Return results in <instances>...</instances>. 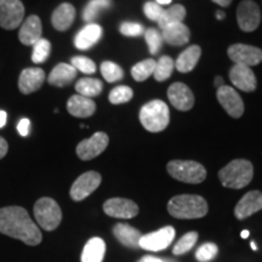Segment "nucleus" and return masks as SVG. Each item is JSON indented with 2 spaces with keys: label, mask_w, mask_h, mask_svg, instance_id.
Wrapping results in <instances>:
<instances>
[{
  "label": "nucleus",
  "mask_w": 262,
  "mask_h": 262,
  "mask_svg": "<svg viewBox=\"0 0 262 262\" xmlns=\"http://www.w3.org/2000/svg\"><path fill=\"white\" fill-rule=\"evenodd\" d=\"M0 233L18 239L27 245L41 243V232L22 206H5L0 209Z\"/></svg>",
  "instance_id": "obj_1"
},
{
  "label": "nucleus",
  "mask_w": 262,
  "mask_h": 262,
  "mask_svg": "<svg viewBox=\"0 0 262 262\" xmlns=\"http://www.w3.org/2000/svg\"><path fill=\"white\" fill-rule=\"evenodd\" d=\"M156 64L157 61L152 60V58L141 61L134 66L133 70H131V75L136 81H145L155 73Z\"/></svg>",
  "instance_id": "obj_31"
},
{
  "label": "nucleus",
  "mask_w": 262,
  "mask_h": 262,
  "mask_svg": "<svg viewBox=\"0 0 262 262\" xmlns=\"http://www.w3.org/2000/svg\"><path fill=\"white\" fill-rule=\"evenodd\" d=\"M111 5H112L111 0H90L83 11V19L88 24H93L101 11L108 9Z\"/></svg>",
  "instance_id": "obj_30"
},
{
  "label": "nucleus",
  "mask_w": 262,
  "mask_h": 262,
  "mask_svg": "<svg viewBox=\"0 0 262 262\" xmlns=\"http://www.w3.org/2000/svg\"><path fill=\"white\" fill-rule=\"evenodd\" d=\"M75 8L70 3H63L58 5L55 11L52 12L51 24L55 29L60 32H64L71 28L75 19Z\"/></svg>",
  "instance_id": "obj_20"
},
{
  "label": "nucleus",
  "mask_w": 262,
  "mask_h": 262,
  "mask_svg": "<svg viewBox=\"0 0 262 262\" xmlns=\"http://www.w3.org/2000/svg\"><path fill=\"white\" fill-rule=\"evenodd\" d=\"M108 142H110V139H108L107 134L102 133V131H97L90 139L83 140L77 146V156L81 160H91L96 158L107 148Z\"/></svg>",
  "instance_id": "obj_11"
},
{
  "label": "nucleus",
  "mask_w": 262,
  "mask_h": 262,
  "mask_svg": "<svg viewBox=\"0 0 262 262\" xmlns=\"http://www.w3.org/2000/svg\"><path fill=\"white\" fill-rule=\"evenodd\" d=\"M170 103L179 111H189L194 104V95L186 84L173 83L168 90Z\"/></svg>",
  "instance_id": "obj_16"
},
{
  "label": "nucleus",
  "mask_w": 262,
  "mask_h": 262,
  "mask_svg": "<svg viewBox=\"0 0 262 262\" xmlns=\"http://www.w3.org/2000/svg\"><path fill=\"white\" fill-rule=\"evenodd\" d=\"M185 17H186L185 6L176 4V5L170 6L169 9L164 10L162 17H160V19L158 21V25H159L160 29H164L170 25L183 22Z\"/></svg>",
  "instance_id": "obj_29"
},
{
  "label": "nucleus",
  "mask_w": 262,
  "mask_h": 262,
  "mask_svg": "<svg viewBox=\"0 0 262 262\" xmlns=\"http://www.w3.org/2000/svg\"><path fill=\"white\" fill-rule=\"evenodd\" d=\"M102 37V28L96 24H88L75 35L74 45L79 50H88L93 48Z\"/></svg>",
  "instance_id": "obj_21"
},
{
  "label": "nucleus",
  "mask_w": 262,
  "mask_h": 262,
  "mask_svg": "<svg viewBox=\"0 0 262 262\" xmlns=\"http://www.w3.org/2000/svg\"><path fill=\"white\" fill-rule=\"evenodd\" d=\"M217 100L224 110L232 118H241L244 113V103L242 97L232 86L224 85L217 89Z\"/></svg>",
  "instance_id": "obj_13"
},
{
  "label": "nucleus",
  "mask_w": 262,
  "mask_h": 262,
  "mask_svg": "<svg viewBox=\"0 0 262 262\" xmlns=\"http://www.w3.org/2000/svg\"><path fill=\"white\" fill-rule=\"evenodd\" d=\"M196 241H198V233L196 232H188V233L182 235L172 249L173 255H183L188 253L194 247Z\"/></svg>",
  "instance_id": "obj_35"
},
{
  "label": "nucleus",
  "mask_w": 262,
  "mask_h": 262,
  "mask_svg": "<svg viewBox=\"0 0 262 262\" xmlns=\"http://www.w3.org/2000/svg\"><path fill=\"white\" fill-rule=\"evenodd\" d=\"M145 39L147 45H148L149 52L152 55L158 54V51L162 49L163 45V37H162V33H159L157 29L155 28H149L145 31Z\"/></svg>",
  "instance_id": "obj_37"
},
{
  "label": "nucleus",
  "mask_w": 262,
  "mask_h": 262,
  "mask_svg": "<svg viewBox=\"0 0 262 262\" xmlns=\"http://www.w3.org/2000/svg\"><path fill=\"white\" fill-rule=\"evenodd\" d=\"M102 89V81L95 79V78H81L75 84V91H77L78 95L89 98L98 96Z\"/></svg>",
  "instance_id": "obj_28"
},
{
  "label": "nucleus",
  "mask_w": 262,
  "mask_h": 262,
  "mask_svg": "<svg viewBox=\"0 0 262 262\" xmlns=\"http://www.w3.org/2000/svg\"><path fill=\"white\" fill-rule=\"evenodd\" d=\"M103 211L111 217L133 219L139 214V206L130 199L111 198L104 202Z\"/></svg>",
  "instance_id": "obj_14"
},
{
  "label": "nucleus",
  "mask_w": 262,
  "mask_h": 262,
  "mask_svg": "<svg viewBox=\"0 0 262 262\" xmlns=\"http://www.w3.org/2000/svg\"><path fill=\"white\" fill-rule=\"evenodd\" d=\"M67 111L71 116L77 118L91 117L96 111V103L89 97L73 95L67 102Z\"/></svg>",
  "instance_id": "obj_22"
},
{
  "label": "nucleus",
  "mask_w": 262,
  "mask_h": 262,
  "mask_svg": "<svg viewBox=\"0 0 262 262\" xmlns=\"http://www.w3.org/2000/svg\"><path fill=\"white\" fill-rule=\"evenodd\" d=\"M42 27L41 21L37 15H32L25 19L19 28L18 39L24 45H34L39 39H41Z\"/></svg>",
  "instance_id": "obj_19"
},
{
  "label": "nucleus",
  "mask_w": 262,
  "mask_h": 262,
  "mask_svg": "<svg viewBox=\"0 0 262 262\" xmlns=\"http://www.w3.org/2000/svg\"><path fill=\"white\" fill-rule=\"evenodd\" d=\"M251 248H253L255 251L257 250V245H256V243H255V242H251Z\"/></svg>",
  "instance_id": "obj_50"
},
{
  "label": "nucleus",
  "mask_w": 262,
  "mask_h": 262,
  "mask_svg": "<svg viewBox=\"0 0 262 262\" xmlns=\"http://www.w3.org/2000/svg\"><path fill=\"white\" fill-rule=\"evenodd\" d=\"M166 169L170 176L186 183H201L206 178L204 166L193 160H171Z\"/></svg>",
  "instance_id": "obj_5"
},
{
  "label": "nucleus",
  "mask_w": 262,
  "mask_h": 262,
  "mask_svg": "<svg viewBox=\"0 0 262 262\" xmlns=\"http://www.w3.org/2000/svg\"><path fill=\"white\" fill-rule=\"evenodd\" d=\"M212 2L215 3V4L220 5V6H224V8H227V6L231 5L232 0H212Z\"/></svg>",
  "instance_id": "obj_45"
},
{
  "label": "nucleus",
  "mask_w": 262,
  "mask_h": 262,
  "mask_svg": "<svg viewBox=\"0 0 262 262\" xmlns=\"http://www.w3.org/2000/svg\"><path fill=\"white\" fill-rule=\"evenodd\" d=\"M173 68H175V62L171 57L162 56L157 62L155 73L153 77L157 81H164L171 77Z\"/></svg>",
  "instance_id": "obj_32"
},
{
  "label": "nucleus",
  "mask_w": 262,
  "mask_h": 262,
  "mask_svg": "<svg viewBox=\"0 0 262 262\" xmlns=\"http://www.w3.org/2000/svg\"><path fill=\"white\" fill-rule=\"evenodd\" d=\"M139 262H164L163 260H160L158 257H155V256H149V255H147V256H143L142 258Z\"/></svg>",
  "instance_id": "obj_44"
},
{
  "label": "nucleus",
  "mask_w": 262,
  "mask_h": 262,
  "mask_svg": "<svg viewBox=\"0 0 262 262\" xmlns=\"http://www.w3.org/2000/svg\"><path fill=\"white\" fill-rule=\"evenodd\" d=\"M140 120L149 133H160L166 129L170 122L168 104L160 100H153L146 103L140 111Z\"/></svg>",
  "instance_id": "obj_4"
},
{
  "label": "nucleus",
  "mask_w": 262,
  "mask_h": 262,
  "mask_svg": "<svg viewBox=\"0 0 262 262\" xmlns=\"http://www.w3.org/2000/svg\"><path fill=\"white\" fill-rule=\"evenodd\" d=\"M237 19L242 31L254 32L261 22L260 8L253 0H243L238 5Z\"/></svg>",
  "instance_id": "obj_9"
},
{
  "label": "nucleus",
  "mask_w": 262,
  "mask_h": 262,
  "mask_svg": "<svg viewBox=\"0 0 262 262\" xmlns=\"http://www.w3.org/2000/svg\"><path fill=\"white\" fill-rule=\"evenodd\" d=\"M106 253V243L101 238H91L83 249L81 262H102Z\"/></svg>",
  "instance_id": "obj_27"
},
{
  "label": "nucleus",
  "mask_w": 262,
  "mask_h": 262,
  "mask_svg": "<svg viewBox=\"0 0 262 262\" xmlns=\"http://www.w3.org/2000/svg\"><path fill=\"white\" fill-rule=\"evenodd\" d=\"M219 248L214 243H205L196 249L195 258L199 262H209L214 260L217 255Z\"/></svg>",
  "instance_id": "obj_38"
},
{
  "label": "nucleus",
  "mask_w": 262,
  "mask_h": 262,
  "mask_svg": "<svg viewBox=\"0 0 262 262\" xmlns=\"http://www.w3.org/2000/svg\"><path fill=\"white\" fill-rule=\"evenodd\" d=\"M143 11H145V15L147 16V18H149L150 21L158 22L160 17H162L164 9L162 5L158 4V3L147 2L145 6H143Z\"/></svg>",
  "instance_id": "obj_41"
},
{
  "label": "nucleus",
  "mask_w": 262,
  "mask_h": 262,
  "mask_svg": "<svg viewBox=\"0 0 262 262\" xmlns=\"http://www.w3.org/2000/svg\"><path fill=\"white\" fill-rule=\"evenodd\" d=\"M168 211L175 219H201L208 214V203L201 195H176L168 203Z\"/></svg>",
  "instance_id": "obj_2"
},
{
  "label": "nucleus",
  "mask_w": 262,
  "mask_h": 262,
  "mask_svg": "<svg viewBox=\"0 0 262 262\" xmlns=\"http://www.w3.org/2000/svg\"><path fill=\"white\" fill-rule=\"evenodd\" d=\"M229 79L235 88L245 93H253L256 90V77L248 66L234 64L229 71Z\"/></svg>",
  "instance_id": "obj_15"
},
{
  "label": "nucleus",
  "mask_w": 262,
  "mask_h": 262,
  "mask_svg": "<svg viewBox=\"0 0 262 262\" xmlns=\"http://www.w3.org/2000/svg\"><path fill=\"white\" fill-rule=\"evenodd\" d=\"M77 70L72 64L67 63H60L57 64L51 73L49 74L48 81L49 84L54 85V86L63 88L70 85L72 81L77 77Z\"/></svg>",
  "instance_id": "obj_25"
},
{
  "label": "nucleus",
  "mask_w": 262,
  "mask_h": 262,
  "mask_svg": "<svg viewBox=\"0 0 262 262\" xmlns=\"http://www.w3.org/2000/svg\"><path fill=\"white\" fill-rule=\"evenodd\" d=\"M51 51V44L47 39L41 38L33 45V52H32V61L34 63H42L48 60L49 55Z\"/></svg>",
  "instance_id": "obj_34"
},
{
  "label": "nucleus",
  "mask_w": 262,
  "mask_h": 262,
  "mask_svg": "<svg viewBox=\"0 0 262 262\" xmlns=\"http://www.w3.org/2000/svg\"><path fill=\"white\" fill-rule=\"evenodd\" d=\"M201 55L202 49L198 45H192V47L187 48L178 57V60H176V70L181 72V73H188V72H191L195 67V64L198 63Z\"/></svg>",
  "instance_id": "obj_26"
},
{
  "label": "nucleus",
  "mask_w": 262,
  "mask_h": 262,
  "mask_svg": "<svg viewBox=\"0 0 262 262\" xmlns=\"http://www.w3.org/2000/svg\"><path fill=\"white\" fill-rule=\"evenodd\" d=\"M120 33L125 37H140L145 33V28L141 24L136 22H123L120 25Z\"/></svg>",
  "instance_id": "obj_40"
},
{
  "label": "nucleus",
  "mask_w": 262,
  "mask_h": 262,
  "mask_svg": "<svg viewBox=\"0 0 262 262\" xmlns=\"http://www.w3.org/2000/svg\"><path fill=\"white\" fill-rule=\"evenodd\" d=\"M224 85H225V83H224V79H222V77H216L215 78V88H216V89L224 86Z\"/></svg>",
  "instance_id": "obj_47"
},
{
  "label": "nucleus",
  "mask_w": 262,
  "mask_h": 262,
  "mask_svg": "<svg viewBox=\"0 0 262 262\" xmlns=\"http://www.w3.org/2000/svg\"><path fill=\"white\" fill-rule=\"evenodd\" d=\"M164 262H175V261H172V260H163Z\"/></svg>",
  "instance_id": "obj_51"
},
{
  "label": "nucleus",
  "mask_w": 262,
  "mask_h": 262,
  "mask_svg": "<svg viewBox=\"0 0 262 262\" xmlns=\"http://www.w3.org/2000/svg\"><path fill=\"white\" fill-rule=\"evenodd\" d=\"M6 118H8L6 112H4V111H0V127H3L6 124Z\"/></svg>",
  "instance_id": "obj_46"
},
{
  "label": "nucleus",
  "mask_w": 262,
  "mask_h": 262,
  "mask_svg": "<svg viewBox=\"0 0 262 262\" xmlns=\"http://www.w3.org/2000/svg\"><path fill=\"white\" fill-rule=\"evenodd\" d=\"M228 57L235 64H243L251 67L262 62V50L258 48L245 44H234L228 49Z\"/></svg>",
  "instance_id": "obj_12"
},
{
  "label": "nucleus",
  "mask_w": 262,
  "mask_h": 262,
  "mask_svg": "<svg viewBox=\"0 0 262 262\" xmlns=\"http://www.w3.org/2000/svg\"><path fill=\"white\" fill-rule=\"evenodd\" d=\"M25 6L21 0H0V27L11 31L22 24Z\"/></svg>",
  "instance_id": "obj_7"
},
{
  "label": "nucleus",
  "mask_w": 262,
  "mask_h": 262,
  "mask_svg": "<svg viewBox=\"0 0 262 262\" xmlns=\"http://www.w3.org/2000/svg\"><path fill=\"white\" fill-rule=\"evenodd\" d=\"M102 178L96 171H88L80 175L72 185L70 194L74 202L84 201L86 196L94 193L101 185Z\"/></svg>",
  "instance_id": "obj_8"
},
{
  "label": "nucleus",
  "mask_w": 262,
  "mask_h": 262,
  "mask_svg": "<svg viewBox=\"0 0 262 262\" xmlns=\"http://www.w3.org/2000/svg\"><path fill=\"white\" fill-rule=\"evenodd\" d=\"M45 81V72L41 68H26L19 74L18 89L22 94L29 95L40 89Z\"/></svg>",
  "instance_id": "obj_18"
},
{
  "label": "nucleus",
  "mask_w": 262,
  "mask_h": 262,
  "mask_svg": "<svg viewBox=\"0 0 262 262\" xmlns=\"http://www.w3.org/2000/svg\"><path fill=\"white\" fill-rule=\"evenodd\" d=\"M162 37L163 40L166 41L173 47H182L189 41L191 38V32L188 27L183 25V22L180 24L170 25L168 27L162 29Z\"/></svg>",
  "instance_id": "obj_23"
},
{
  "label": "nucleus",
  "mask_w": 262,
  "mask_h": 262,
  "mask_svg": "<svg viewBox=\"0 0 262 262\" xmlns=\"http://www.w3.org/2000/svg\"><path fill=\"white\" fill-rule=\"evenodd\" d=\"M173 238L175 229L171 226H166L152 233L142 235L140 239V248L148 251H162L171 244Z\"/></svg>",
  "instance_id": "obj_10"
},
{
  "label": "nucleus",
  "mask_w": 262,
  "mask_h": 262,
  "mask_svg": "<svg viewBox=\"0 0 262 262\" xmlns=\"http://www.w3.org/2000/svg\"><path fill=\"white\" fill-rule=\"evenodd\" d=\"M216 18H217V19H224L225 18V14L222 11H217V12H216Z\"/></svg>",
  "instance_id": "obj_48"
},
{
  "label": "nucleus",
  "mask_w": 262,
  "mask_h": 262,
  "mask_svg": "<svg viewBox=\"0 0 262 262\" xmlns=\"http://www.w3.org/2000/svg\"><path fill=\"white\" fill-rule=\"evenodd\" d=\"M8 149H9L8 142H6V140L4 139V137L0 136V159H3L6 156Z\"/></svg>",
  "instance_id": "obj_43"
},
{
  "label": "nucleus",
  "mask_w": 262,
  "mask_h": 262,
  "mask_svg": "<svg viewBox=\"0 0 262 262\" xmlns=\"http://www.w3.org/2000/svg\"><path fill=\"white\" fill-rule=\"evenodd\" d=\"M249 231H247V229H245V231H243L242 232V238H248L249 237Z\"/></svg>",
  "instance_id": "obj_49"
},
{
  "label": "nucleus",
  "mask_w": 262,
  "mask_h": 262,
  "mask_svg": "<svg viewBox=\"0 0 262 262\" xmlns=\"http://www.w3.org/2000/svg\"><path fill=\"white\" fill-rule=\"evenodd\" d=\"M253 164L245 159L232 160L219 172L222 186L233 189L244 188L253 180Z\"/></svg>",
  "instance_id": "obj_3"
},
{
  "label": "nucleus",
  "mask_w": 262,
  "mask_h": 262,
  "mask_svg": "<svg viewBox=\"0 0 262 262\" xmlns=\"http://www.w3.org/2000/svg\"><path fill=\"white\" fill-rule=\"evenodd\" d=\"M133 89L129 86H125V85H120V86L114 88V89L110 93V96H108V100H110L111 103L113 104H120L129 102V101L133 98Z\"/></svg>",
  "instance_id": "obj_36"
},
{
  "label": "nucleus",
  "mask_w": 262,
  "mask_h": 262,
  "mask_svg": "<svg viewBox=\"0 0 262 262\" xmlns=\"http://www.w3.org/2000/svg\"><path fill=\"white\" fill-rule=\"evenodd\" d=\"M34 216L38 225L45 231H54L62 221L60 205L52 198H40L34 205Z\"/></svg>",
  "instance_id": "obj_6"
},
{
  "label": "nucleus",
  "mask_w": 262,
  "mask_h": 262,
  "mask_svg": "<svg viewBox=\"0 0 262 262\" xmlns=\"http://www.w3.org/2000/svg\"><path fill=\"white\" fill-rule=\"evenodd\" d=\"M71 64L73 66L77 71H80L85 74H94L96 72V64L90 58L84 56H74L72 57Z\"/></svg>",
  "instance_id": "obj_39"
},
{
  "label": "nucleus",
  "mask_w": 262,
  "mask_h": 262,
  "mask_svg": "<svg viewBox=\"0 0 262 262\" xmlns=\"http://www.w3.org/2000/svg\"><path fill=\"white\" fill-rule=\"evenodd\" d=\"M101 73H102L104 80L108 83H116L123 79L124 72L119 64L114 63V62L104 61L101 64Z\"/></svg>",
  "instance_id": "obj_33"
},
{
  "label": "nucleus",
  "mask_w": 262,
  "mask_h": 262,
  "mask_svg": "<svg viewBox=\"0 0 262 262\" xmlns=\"http://www.w3.org/2000/svg\"><path fill=\"white\" fill-rule=\"evenodd\" d=\"M113 234L123 245L133 249L140 247V239L143 235L139 229L126 224H117L114 226Z\"/></svg>",
  "instance_id": "obj_24"
},
{
  "label": "nucleus",
  "mask_w": 262,
  "mask_h": 262,
  "mask_svg": "<svg viewBox=\"0 0 262 262\" xmlns=\"http://www.w3.org/2000/svg\"><path fill=\"white\" fill-rule=\"evenodd\" d=\"M260 210H262V192L250 191L235 205L234 215L238 220H244Z\"/></svg>",
  "instance_id": "obj_17"
},
{
  "label": "nucleus",
  "mask_w": 262,
  "mask_h": 262,
  "mask_svg": "<svg viewBox=\"0 0 262 262\" xmlns=\"http://www.w3.org/2000/svg\"><path fill=\"white\" fill-rule=\"evenodd\" d=\"M29 127H31V122H29V119H27V118H24V119L19 120V123L17 125V130H18L19 135L24 136V137L28 136Z\"/></svg>",
  "instance_id": "obj_42"
}]
</instances>
